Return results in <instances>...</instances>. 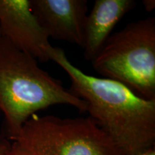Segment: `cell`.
Here are the masks:
<instances>
[{
    "label": "cell",
    "instance_id": "6da1fadb",
    "mask_svg": "<svg viewBox=\"0 0 155 155\" xmlns=\"http://www.w3.org/2000/svg\"><path fill=\"white\" fill-rule=\"evenodd\" d=\"M50 61L64 70L69 89L86 104V112L111 139L120 155H139L154 147L155 100L139 96L118 81L88 75L51 45Z\"/></svg>",
    "mask_w": 155,
    "mask_h": 155
},
{
    "label": "cell",
    "instance_id": "7a4b0ae2",
    "mask_svg": "<svg viewBox=\"0 0 155 155\" xmlns=\"http://www.w3.org/2000/svg\"><path fill=\"white\" fill-rule=\"evenodd\" d=\"M65 104L86 112L85 101L39 67L35 58L0 35V111L9 140L40 110Z\"/></svg>",
    "mask_w": 155,
    "mask_h": 155
},
{
    "label": "cell",
    "instance_id": "52a82bcc",
    "mask_svg": "<svg viewBox=\"0 0 155 155\" xmlns=\"http://www.w3.org/2000/svg\"><path fill=\"white\" fill-rule=\"evenodd\" d=\"M137 5L134 0H96L87 15L82 48L87 61L99 53L122 17Z\"/></svg>",
    "mask_w": 155,
    "mask_h": 155
},
{
    "label": "cell",
    "instance_id": "8fae6325",
    "mask_svg": "<svg viewBox=\"0 0 155 155\" xmlns=\"http://www.w3.org/2000/svg\"><path fill=\"white\" fill-rule=\"evenodd\" d=\"M139 155H155V149L154 147H152V148L150 149V150H147L146 152L141 153V154Z\"/></svg>",
    "mask_w": 155,
    "mask_h": 155
},
{
    "label": "cell",
    "instance_id": "30bf717a",
    "mask_svg": "<svg viewBox=\"0 0 155 155\" xmlns=\"http://www.w3.org/2000/svg\"><path fill=\"white\" fill-rule=\"evenodd\" d=\"M142 5L144 6L145 10L147 12H152L155 8L154 0H144L142 1Z\"/></svg>",
    "mask_w": 155,
    "mask_h": 155
},
{
    "label": "cell",
    "instance_id": "ba28073f",
    "mask_svg": "<svg viewBox=\"0 0 155 155\" xmlns=\"http://www.w3.org/2000/svg\"><path fill=\"white\" fill-rule=\"evenodd\" d=\"M12 143L5 134H0V155H6L10 150Z\"/></svg>",
    "mask_w": 155,
    "mask_h": 155
},
{
    "label": "cell",
    "instance_id": "9c48e42d",
    "mask_svg": "<svg viewBox=\"0 0 155 155\" xmlns=\"http://www.w3.org/2000/svg\"><path fill=\"white\" fill-rule=\"evenodd\" d=\"M6 155H30V154L20 145L13 141L10 150Z\"/></svg>",
    "mask_w": 155,
    "mask_h": 155
},
{
    "label": "cell",
    "instance_id": "8992f818",
    "mask_svg": "<svg viewBox=\"0 0 155 155\" xmlns=\"http://www.w3.org/2000/svg\"><path fill=\"white\" fill-rule=\"evenodd\" d=\"M30 7L48 38L82 48L87 0H30Z\"/></svg>",
    "mask_w": 155,
    "mask_h": 155
},
{
    "label": "cell",
    "instance_id": "5b68a950",
    "mask_svg": "<svg viewBox=\"0 0 155 155\" xmlns=\"http://www.w3.org/2000/svg\"><path fill=\"white\" fill-rule=\"evenodd\" d=\"M0 35L36 60L50 61L49 38L32 12L30 0H0Z\"/></svg>",
    "mask_w": 155,
    "mask_h": 155
},
{
    "label": "cell",
    "instance_id": "3957f363",
    "mask_svg": "<svg viewBox=\"0 0 155 155\" xmlns=\"http://www.w3.org/2000/svg\"><path fill=\"white\" fill-rule=\"evenodd\" d=\"M105 78L155 100V18L140 19L111 34L91 61Z\"/></svg>",
    "mask_w": 155,
    "mask_h": 155
},
{
    "label": "cell",
    "instance_id": "277c9868",
    "mask_svg": "<svg viewBox=\"0 0 155 155\" xmlns=\"http://www.w3.org/2000/svg\"><path fill=\"white\" fill-rule=\"evenodd\" d=\"M10 141L30 155H120L90 116L62 119L34 114Z\"/></svg>",
    "mask_w": 155,
    "mask_h": 155
}]
</instances>
